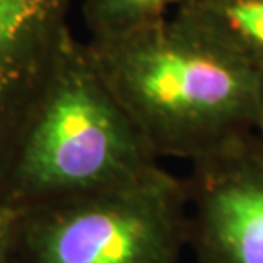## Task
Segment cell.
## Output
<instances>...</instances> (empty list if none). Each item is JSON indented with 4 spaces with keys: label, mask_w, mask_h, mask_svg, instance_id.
Here are the masks:
<instances>
[{
    "label": "cell",
    "mask_w": 263,
    "mask_h": 263,
    "mask_svg": "<svg viewBox=\"0 0 263 263\" xmlns=\"http://www.w3.org/2000/svg\"><path fill=\"white\" fill-rule=\"evenodd\" d=\"M175 12L229 46L263 76V0H190Z\"/></svg>",
    "instance_id": "obj_6"
},
{
    "label": "cell",
    "mask_w": 263,
    "mask_h": 263,
    "mask_svg": "<svg viewBox=\"0 0 263 263\" xmlns=\"http://www.w3.org/2000/svg\"><path fill=\"white\" fill-rule=\"evenodd\" d=\"M256 135H258V137H260V140L263 142V123H261V127L258 128V132H256Z\"/></svg>",
    "instance_id": "obj_9"
},
{
    "label": "cell",
    "mask_w": 263,
    "mask_h": 263,
    "mask_svg": "<svg viewBox=\"0 0 263 263\" xmlns=\"http://www.w3.org/2000/svg\"><path fill=\"white\" fill-rule=\"evenodd\" d=\"M188 245L186 183L159 162L118 185L24 209L19 263H180Z\"/></svg>",
    "instance_id": "obj_3"
},
{
    "label": "cell",
    "mask_w": 263,
    "mask_h": 263,
    "mask_svg": "<svg viewBox=\"0 0 263 263\" xmlns=\"http://www.w3.org/2000/svg\"><path fill=\"white\" fill-rule=\"evenodd\" d=\"M190 0H82L89 38L108 36L170 15Z\"/></svg>",
    "instance_id": "obj_7"
},
{
    "label": "cell",
    "mask_w": 263,
    "mask_h": 263,
    "mask_svg": "<svg viewBox=\"0 0 263 263\" xmlns=\"http://www.w3.org/2000/svg\"><path fill=\"white\" fill-rule=\"evenodd\" d=\"M190 245L198 263H263V142L245 135L190 162Z\"/></svg>",
    "instance_id": "obj_4"
},
{
    "label": "cell",
    "mask_w": 263,
    "mask_h": 263,
    "mask_svg": "<svg viewBox=\"0 0 263 263\" xmlns=\"http://www.w3.org/2000/svg\"><path fill=\"white\" fill-rule=\"evenodd\" d=\"M159 162L70 31L0 200L29 209L128 181Z\"/></svg>",
    "instance_id": "obj_2"
},
{
    "label": "cell",
    "mask_w": 263,
    "mask_h": 263,
    "mask_svg": "<svg viewBox=\"0 0 263 263\" xmlns=\"http://www.w3.org/2000/svg\"><path fill=\"white\" fill-rule=\"evenodd\" d=\"M24 209L0 200V263H19V231Z\"/></svg>",
    "instance_id": "obj_8"
},
{
    "label": "cell",
    "mask_w": 263,
    "mask_h": 263,
    "mask_svg": "<svg viewBox=\"0 0 263 263\" xmlns=\"http://www.w3.org/2000/svg\"><path fill=\"white\" fill-rule=\"evenodd\" d=\"M86 43L157 161L192 162L261 127L263 76L180 14Z\"/></svg>",
    "instance_id": "obj_1"
},
{
    "label": "cell",
    "mask_w": 263,
    "mask_h": 263,
    "mask_svg": "<svg viewBox=\"0 0 263 263\" xmlns=\"http://www.w3.org/2000/svg\"><path fill=\"white\" fill-rule=\"evenodd\" d=\"M72 0H0V192L59 59Z\"/></svg>",
    "instance_id": "obj_5"
}]
</instances>
